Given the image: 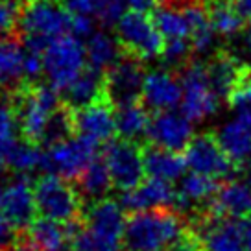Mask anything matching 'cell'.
I'll return each mask as SVG.
<instances>
[{"label": "cell", "instance_id": "cell-1", "mask_svg": "<svg viewBox=\"0 0 251 251\" xmlns=\"http://www.w3.org/2000/svg\"><path fill=\"white\" fill-rule=\"evenodd\" d=\"M126 218L122 205L103 198L87 207L81 227L72 236V251H122Z\"/></svg>", "mask_w": 251, "mask_h": 251}, {"label": "cell", "instance_id": "cell-2", "mask_svg": "<svg viewBox=\"0 0 251 251\" xmlns=\"http://www.w3.org/2000/svg\"><path fill=\"white\" fill-rule=\"evenodd\" d=\"M187 227L174 209L135 212L126 218L122 251H168Z\"/></svg>", "mask_w": 251, "mask_h": 251}, {"label": "cell", "instance_id": "cell-3", "mask_svg": "<svg viewBox=\"0 0 251 251\" xmlns=\"http://www.w3.org/2000/svg\"><path fill=\"white\" fill-rule=\"evenodd\" d=\"M72 17L59 0H28L23 4L19 28L26 50L45 54L55 39L71 33Z\"/></svg>", "mask_w": 251, "mask_h": 251}, {"label": "cell", "instance_id": "cell-4", "mask_svg": "<svg viewBox=\"0 0 251 251\" xmlns=\"http://www.w3.org/2000/svg\"><path fill=\"white\" fill-rule=\"evenodd\" d=\"M9 100L15 109L21 137L24 141L41 144L48 120L63 103L61 94L48 83H23Z\"/></svg>", "mask_w": 251, "mask_h": 251}, {"label": "cell", "instance_id": "cell-5", "mask_svg": "<svg viewBox=\"0 0 251 251\" xmlns=\"http://www.w3.org/2000/svg\"><path fill=\"white\" fill-rule=\"evenodd\" d=\"M37 214L59 224H69L83 216V198L71 181L47 174L33 185Z\"/></svg>", "mask_w": 251, "mask_h": 251}, {"label": "cell", "instance_id": "cell-6", "mask_svg": "<svg viewBox=\"0 0 251 251\" xmlns=\"http://www.w3.org/2000/svg\"><path fill=\"white\" fill-rule=\"evenodd\" d=\"M48 85L63 94L72 81L87 69V52L83 43L72 33L55 39L43 54Z\"/></svg>", "mask_w": 251, "mask_h": 251}, {"label": "cell", "instance_id": "cell-7", "mask_svg": "<svg viewBox=\"0 0 251 251\" xmlns=\"http://www.w3.org/2000/svg\"><path fill=\"white\" fill-rule=\"evenodd\" d=\"M117 37L124 54H129L141 59L151 61L163 55L165 37L159 33L153 19L148 13L141 11H126L117 24Z\"/></svg>", "mask_w": 251, "mask_h": 251}, {"label": "cell", "instance_id": "cell-8", "mask_svg": "<svg viewBox=\"0 0 251 251\" xmlns=\"http://www.w3.org/2000/svg\"><path fill=\"white\" fill-rule=\"evenodd\" d=\"M183 85V100H181V113L194 124L205 118L212 117L220 109V98L211 87L205 63L192 59L187 63L179 74Z\"/></svg>", "mask_w": 251, "mask_h": 251}, {"label": "cell", "instance_id": "cell-9", "mask_svg": "<svg viewBox=\"0 0 251 251\" xmlns=\"http://www.w3.org/2000/svg\"><path fill=\"white\" fill-rule=\"evenodd\" d=\"M183 157L190 172L203 174L218 181H233L242 170L229 159L214 133L196 135L188 142Z\"/></svg>", "mask_w": 251, "mask_h": 251}, {"label": "cell", "instance_id": "cell-10", "mask_svg": "<svg viewBox=\"0 0 251 251\" xmlns=\"http://www.w3.org/2000/svg\"><path fill=\"white\" fill-rule=\"evenodd\" d=\"M98 146L100 144L79 135L57 142L45 151L43 170L67 181H76L87 166L98 159Z\"/></svg>", "mask_w": 251, "mask_h": 251}, {"label": "cell", "instance_id": "cell-11", "mask_svg": "<svg viewBox=\"0 0 251 251\" xmlns=\"http://www.w3.org/2000/svg\"><path fill=\"white\" fill-rule=\"evenodd\" d=\"M103 163L107 166L113 181V187L127 192L131 188L139 187L146 170H144V155H142V146L139 142L126 141V139H113L107 142L103 150Z\"/></svg>", "mask_w": 251, "mask_h": 251}, {"label": "cell", "instance_id": "cell-12", "mask_svg": "<svg viewBox=\"0 0 251 251\" xmlns=\"http://www.w3.org/2000/svg\"><path fill=\"white\" fill-rule=\"evenodd\" d=\"M148 72H144V61L124 54L109 71L103 72L105 100L117 109L122 105L141 102L142 85Z\"/></svg>", "mask_w": 251, "mask_h": 251}, {"label": "cell", "instance_id": "cell-13", "mask_svg": "<svg viewBox=\"0 0 251 251\" xmlns=\"http://www.w3.org/2000/svg\"><path fill=\"white\" fill-rule=\"evenodd\" d=\"M196 231L205 251H248L242 236V220L216 218L203 211L194 220Z\"/></svg>", "mask_w": 251, "mask_h": 251}, {"label": "cell", "instance_id": "cell-14", "mask_svg": "<svg viewBox=\"0 0 251 251\" xmlns=\"http://www.w3.org/2000/svg\"><path fill=\"white\" fill-rule=\"evenodd\" d=\"M146 139H148V144H153L157 148L179 153L194 139L192 122L183 113H176V111L155 113L150 120Z\"/></svg>", "mask_w": 251, "mask_h": 251}, {"label": "cell", "instance_id": "cell-15", "mask_svg": "<svg viewBox=\"0 0 251 251\" xmlns=\"http://www.w3.org/2000/svg\"><path fill=\"white\" fill-rule=\"evenodd\" d=\"M0 212L9 222L13 231L19 233L26 231L33 224L37 216V205H35L33 185L30 183L28 176H19L8 187H4Z\"/></svg>", "mask_w": 251, "mask_h": 251}, {"label": "cell", "instance_id": "cell-16", "mask_svg": "<svg viewBox=\"0 0 251 251\" xmlns=\"http://www.w3.org/2000/svg\"><path fill=\"white\" fill-rule=\"evenodd\" d=\"M122 209L127 212L157 211V209H174L177 207V188L172 183L161 179H144L139 187L131 188L122 194Z\"/></svg>", "mask_w": 251, "mask_h": 251}, {"label": "cell", "instance_id": "cell-17", "mask_svg": "<svg viewBox=\"0 0 251 251\" xmlns=\"http://www.w3.org/2000/svg\"><path fill=\"white\" fill-rule=\"evenodd\" d=\"M183 100V85L179 76L170 71H150L144 78L141 102L146 109L157 111H172L174 107L181 105Z\"/></svg>", "mask_w": 251, "mask_h": 251}, {"label": "cell", "instance_id": "cell-18", "mask_svg": "<svg viewBox=\"0 0 251 251\" xmlns=\"http://www.w3.org/2000/svg\"><path fill=\"white\" fill-rule=\"evenodd\" d=\"M115 107L105 98L89 107L74 111L76 135L85 137L89 141L102 144L111 142L117 133V115Z\"/></svg>", "mask_w": 251, "mask_h": 251}, {"label": "cell", "instance_id": "cell-19", "mask_svg": "<svg viewBox=\"0 0 251 251\" xmlns=\"http://www.w3.org/2000/svg\"><path fill=\"white\" fill-rule=\"evenodd\" d=\"M205 69L214 93L226 102L236 87L242 83V79L251 72L248 63H244L240 57H236L227 50L216 52L205 63Z\"/></svg>", "mask_w": 251, "mask_h": 251}, {"label": "cell", "instance_id": "cell-20", "mask_svg": "<svg viewBox=\"0 0 251 251\" xmlns=\"http://www.w3.org/2000/svg\"><path fill=\"white\" fill-rule=\"evenodd\" d=\"M207 212L216 218L242 220L251 214V187L246 181H226L207 205Z\"/></svg>", "mask_w": 251, "mask_h": 251}, {"label": "cell", "instance_id": "cell-21", "mask_svg": "<svg viewBox=\"0 0 251 251\" xmlns=\"http://www.w3.org/2000/svg\"><path fill=\"white\" fill-rule=\"evenodd\" d=\"M67 244H71V240L65 224L43 216L33 220L30 227L19 233L15 240V246L23 251H55Z\"/></svg>", "mask_w": 251, "mask_h": 251}, {"label": "cell", "instance_id": "cell-22", "mask_svg": "<svg viewBox=\"0 0 251 251\" xmlns=\"http://www.w3.org/2000/svg\"><path fill=\"white\" fill-rule=\"evenodd\" d=\"M103 98H105L103 72L94 71L91 67H87L85 71L72 81V85L61 94L63 103L69 105L72 111L89 107Z\"/></svg>", "mask_w": 251, "mask_h": 251}, {"label": "cell", "instance_id": "cell-23", "mask_svg": "<svg viewBox=\"0 0 251 251\" xmlns=\"http://www.w3.org/2000/svg\"><path fill=\"white\" fill-rule=\"evenodd\" d=\"M142 155H144L146 176L151 179L174 183L183 177L185 168H187L185 157L181 153L165 148H157L153 144H148L146 148H142Z\"/></svg>", "mask_w": 251, "mask_h": 251}, {"label": "cell", "instance_id": "cell-24", "mask_svg": "<svg viewBox=\"0 0 251 251\" xmlns=\"http://www.w3.org/2000/svg\"><path fill=\"white\" fill-rule=\"evenodd\" d=\"M218 179H212L203 174L190 172L181 177L177 187V207L176 211H190L192 207H203L209 205L212 198L218 192ZM205 209V207H203Z\"/></svg>", "mask_w": 251, "mask_h": 251}, {"label": "cell", "instance_id": "cell-25", "mask_svg": "<svg viewBox=\"0 0 251 251\" xmlns=\"http://www.w3.org/2000/svg\"><path fill=\"white\" fill-rule=\"evenodd\" d=\"M220 146L229 155V159L242 168L251 159V127L242 120H229L216 133Z\"/></svg>", "mask_w": 251, "mask_h": 251}, {"label": "cell", "instance_id": "cell-26", "mask_svg": "<svg viewBox=\"0 0 251 251\" xmlns=\"http://www.w3.org/2000/svg\"><path fill=\"white\" fill-rule=\"evenodd\" d=\"M26 48L17 39L0 37V89H19L24 79Z\"/></svg>", "mask_w": 251, "mask_h": 251}, {"label": "cell", "instance_id": "cell-27", "mask_svg": "<svg viewBox=\"0 0 251 251\" xmlns=\"http://www.w3.org/2000/svg\"><path fill=\"white\" fill-rule=\"evenodd\" d=\"M183 11L190 24V43L194 48V54H209L214 47L216 31L212 30L211 19L207 8L201 0H192L183 6Z\"/></svg>", "mask_w": 251, "mask_h": 251}, {"label": "cell", "instance_id": "cell-28", "mask_svg": "<svg viewBox=\"0 0 251 251\" xmlns=\"http://www.w3.org/2000/svg\"><path fill=\"white\" fill-rule=\"evenodd\" d=\"M87 67L94 71L105 72L124 55V50L120 47L117 37H113L107 31H94L87 39Z\"/></svg>", "mask_w": 251, "mask_h": 251}, {"label": "cell", "instance_id": "cell-29", "mask_svg": "<svg viewBox=\"0 0 251 251\" xmlns=\"http://www.w3.org/2000/svg\"><path fill=\"white\" fill-rule=\"evenodd\" d=\"M115 115H117V133L120 139L137 142V139H141L148 131L151 117L142 102H133L117 107Z\"/></svg>", "mask_w": 251, "mask_h": 251}, {"label": "cell", "instance_id": "cell-30", "mask_svg": "<svg viewBox=\"0 0 251 251\" xmlns=\"http://www.w3.org/2000/svg\"><path fill=\"white\" fill-rule=\"evenodd\" d=\"M111 187H113V181H111L109 170L103 163V159L93 161L76 179V188H78L79 196L89 198L91 201L103 200Z\"/></svg>", "mask_w": 251, "mask_h": 251}, {"label": "cell", "instance_id": "cell-31", "mask_svg": "<svg viewBox=\"0 0 251 251\" xmlns=\"http://www.w3.org/2000/svg\"><path fill=\"white\" fill-rule=\"evenodd\" d=\"M151 19H153L159 33L165 37V41L190 39V24H188V19L183 9L161 4L151 13Z\"/></svg>", "mask_w": 251, "mask_h": 251}, {"label": "cell", "instance_id": "cell-32", "mask_svg": "<svg viewBox=\"0 0 251 251\" xmlns=\"http://www.w3.org/2000/svg\"><path fill=\"white\" fill-rule=\"evenodd\" d=\"M72 135H76V126H74V111L61 103L57 111L50 117L47 124V129H45V135H43V141L41 144L43 146H54L57 142H63L67 139H71Z\"/></svg>", "mask_w": 251, "mask_h": 251}, {"label": "cell", "instance_id": "cell-33", "mask_svg": "<svg viewBox=\"0 0 251 251\" xmlns=\"http://www.w3.org/2000/svg\"><path fill=\"white\" fill-rule=\"evenodd\" d=\"M43 163H45V151L39 148V144L21 139L15 150H13L11 157H9L8 166L13 168L17 174L26 176V174L37 170V168L43 170Z\"/></svg>", "mask_w": 251, "mask_h": 251}, {"label": "cell", "instance_id": "cell-34", "mask_svg": "<svg viewBox=\"0 0 251 251\" xmlns=\"http://www.w3.org/2000/svg\"><path fill=\"white\" fill-rule=\"evenodd\" d=\"M194 54V48L190 39H170L165 41V50L161 59L170 67V69H183L187 63H190V55Z\"/></svg>", "mask_w": 251, "mask_h": 251}, {"label": "cell", "instance_id": "cell-35", "mask_svg": "<svg viewBox=\"0 0 251 251\" xmlns=\"http://www.w3.org/2000/svg\"><path fill=\"white\" fill-rule=\"evenodd\" d=\"M23 4L17 0H0V37H9L19 28Z\"/></svg>", "mask_w": 251, "mask_h": 251}, {"label": "cell", "instance_id": "cell-36", "mask_svg": "<svg viewBox=\"0 0 251 251\" xmlns=\"http://www.w3.org/2000/svg\"><path fill=\"white\" fill-rule=\"evenodd\" d=\"M126 6H127L126 0H100L96 19L105 26L117 24L126 13Z\"/></svg>", "mask_w": 251, "mask_h": 251}, {"label": "cell", "instance_id": "cell-37", "mask_svg": "<svg viewBox=\"0 0 251 251\" xmlns=\"http://www.w3.org/2000/svg\"><path fill=\"white\" fill-rule=\"evenodd\" d=\"M227 102L235 111L250 107L251 105V72L242 79V83L233 91V94L227 98Z\"/></svg>", "mask_w": 251, "mask_h": 251}, {"label": "cell", "instance_id": "cell-38", "mask_svg": "<svg viewBox=\"0 0 251 251\" xmlns=\"http://www.w3.org/2000/svg\"><path fill=\"white\" fill-rule=\"evenodd\" d=\"M168 251H205V248H203V242H201L200 235L188 226V227L181 233L179 238L170 246Z\"/></svg>", "mask_w": 251, "mask_h": 251}, {"label": "cell", "instance_id": "cell-39", "mask_svg": "<svg viewBox=\"0 0 251 251\" xmlns=\"http://www.w3.org/2000/svg\"><path fill=\"white\" fill-rule=\"evenodd\" d=\"M43 72H45L43 54L26 50V54H24V79H26V83H31L33 79H37Z\"/></svg>", "mask_w": 251, "mask_h": 251}, {"label": "cell", "instance_id": "cell-40", "mask_svg": "<svg viewBox=\"0 0 251 251\" xmlns=\"http://www.w3.org/2000/svg\"><path fill=\"white\" fill-rule=\"evenodd\" d=\"M63 8L71 15H89L96 17L100 0H59Z\"/></svg>", "mask_w": 251, "mask_h": 251}, {"label": "cell", "instance_id": "cell-41", "mask_svg": "<svg viewBox=\"0 0 251 251\" xmlns=\"http://www.w3.org/2000/svg\"><path fill=\"white\" fill-rule=\"evenodd\" d=\"M71 33L78 39L91 37L94 33V17L89 15H71Z\"/></svg>", "mask_w": 251, "mask_h": 251}, {"label": "cell", "instance_id": "cell-42", "mask_svg": "<svg viewBox=\"0 0 251 251\" xmlns=\"http://www.w3.org/2000/svg\"><path fill=\"white\" fill-rule=\"evenodd\" d=\"M126 2L133 11H141V13H148V15L150 11H155L157 8V0H126Z\"/></svg>", "mask_w": 251, "mask_h": 251}, {"label": "cell", "instance_id": "cell-43", "mask_svg": "<svg viewBox=\"0 0 251 251\" xmlns=\"http://www.w3.org/2000/svg\"><path fill=\"white\" fill-rule=\"evenodd\" d=\"M11 231H13V227L9 226V222L4 218V214L0 212V248H2L6 242H9V238H11Z\"/></svg>", "mask_w": 251, "mask_h": 251}, {"label": "cell", "instance_id": "cell-44", "mask_svg": "<svg viewBox=\"0 0 251 251\" xmlns=\"http://www.w3.org/2000/svg\"><path fill=\"white\" fill-rule=\"evenodd\" d=\"M235 6L246 21H251V0H235Z\"/></svg>", "mask_w": 251, "mask_h": 251}, {"label": "cell", "instance_id": "cell-45", "mask_svg": "<svg viewBox=\"0 0 251 251\" xmlns=\"http://www.w3.org/2000/svg\"><path fill=\"white\" fill-rule=\"evenodd\" d=\"M242 236L246 250L251 251V220H242Z\"/></svg>", "mask_w": 251, "mask_h": 251}, {"label": "cell", "instance_id": "cell-46", "mask_svg": "<svg viewBox=\"0 0 251 251\" xmlns=\"http://www.w3.org/2000/svg\"><path fill=\"white\" fill-rule=\"evenodd\" d=\"M236 118H238V120H242L244 124H248L251 127V105L250 107H246V109L236 111Z\"/></svg>", "mask_w": 251, "mask_h": 251}, {"label": "cell", "instance_id": "cell-47", "mask_svg": "<svg viewBox=\"0 0 251 251\" xmlns=\"http://www.w3.org/2000/svg\"><path fill=\"white\" fill-rule=\"evenodd\" d=\"M246 48H248V52H250V55H251V26L248 28V31H246Z\"/></svg>", "mask_w": 251, "mask_h": 251}, {"label": "cell", "instance_id": "cell-48", "mask_svg": "<svg viewBox=\"0 0 251 251\" xmlns=\"http://www.w3.org/2000/svg\"><path fill=\"white\" fill-rule=\"evenodd\" d=\"M244 181H246V183H248V185L251 187V165L248 166L246 170H244Z\"/></svg>", "mask_w": 251, "mask_h": 251}, {"label": "cell", "instance_id": "cell-49", "mask_svg": "<svg viewBox=\"0 0 251 251\" xmlns=\"http://www.w3.org/2000/svg\"><path fill=\"white\" fill-rule=\"evenodd\" d=\"M176 2H185V4H188L192 0H161V4H165V6H176Z\"/></svg>", "mask_w": 251, "mask_h": 251}, {"label": "cell", "instance_id": "cell-50", "mask_svg": "<svg viewBox=\"0 0 251 251\" xmlns=\"http://www.w3.org/2000/svg\"><path fill=\"white\" fill-rule=\"evenodd\" d=\"M2 196H4V187L0 185V209H2Z\"/></svg>", "mask_w": 251, "mask_h": 251}, {"label": "cell", "instance_id": "cell-51", "mask_svg": "<svg viewBox=\"0 0 251 251\" xmlns=\"http://www.w3.org/2000/svg\"><path fill=\"white\" fill-rule=\"evenodd\" d=\"M17 2H21V4H24V2H28V0H17Z\"/></svg>", "mask_w": 251, "mask_h": 251}, {"label": "cell", "instance_id": "cell-52", "mask_svg": "<svg viewBox=\"0 0 251 251\" xmlns=\"http://www.w3.org/2000/svg\"><path fill=\"white\" fill-rule=\"evenodd\" d=\"M0 251H6V250H4V248H0Z\"/></svg>", "mask_w": 251, "mask_h": 251}]
</instances>
